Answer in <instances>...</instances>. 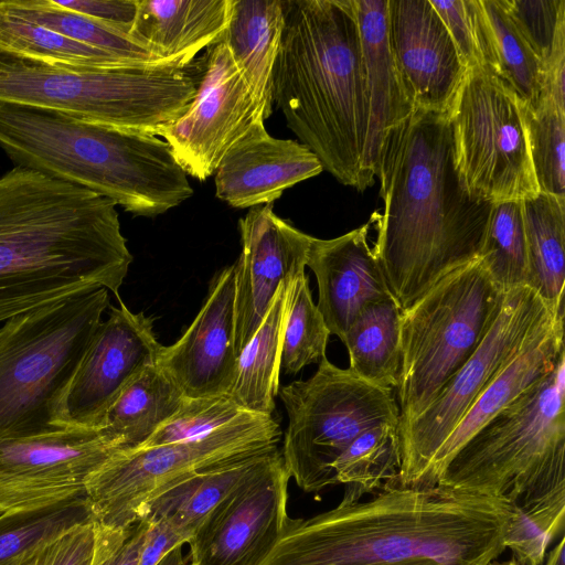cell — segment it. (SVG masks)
<instances>
[{
	"label": "cell",
	"instance_id": "cell-38",
	"mask_svg": "<svg viewBox=\"0 0 565 565\" xmlns=\"http://www.w3.org/2000/svg\"><path fill=\"white\" fill-rule=\"evenodd\" d=\"M479 258L494 282L504 290L529 286L521 201L493 203Z\"/></svg>",
	"mask_w": 565,
	"mask_h": 565
},
{
	"label": "cell",
	"instance_id": "cell-27",
	"mask_svg": "<svg viewBox=\"0 0 565 565\" xmlns=\"http://www.w3.org/2000/svg\"><path fill=\"white\" fill-rule=\"evenodd\" d=\"M185 399L173 380L159 365H151L124 388L98 429L122 451L139 449Z\"/></svg>",
	"mask_w": 565,
	"mask_h": 565
},
{
	"label": "cell",
	"instance_id": "cell-52",
	"mask_svg": "<svg viewBox=\"0 0 565 565\" xmlns=\"http://www.w3.org/2000/svg\"><path fill=\"white\" fill-rule=\"evenodd\" d=\"M404 565H435L430 562H414V563H408V564H404Z\"/></svg>",
	"mask_w": 565,
	"mask_h": 565
},
{
	"label": "cell",
	"instance_id": "cell-40",
	"mask_svg": "<svg viewBox=\"0 0 565 565\" xmlns=\"http://www.w3.org/2000/svg\"><path fill=\"white\" fill-rule=\"evenodd\" d=\"M524 122L540 192L565 199V111L547 100L525 103Z\"/></svg>",
	"mask_w": 565,
	"mask_h": 565
},
{
	"label": "cell",
	"instance_id": "cell-29",
	"mask_svg": "<svg viewBox=\"0 0 565 565\" xmlns=\"http://www.w3.org/2000/svg\"><path fill=\"white\" fill-rule=\"evenodd\" d=\"M529 287L552 313L564 312L565 199L540 192L522 200Z\"/></svg>",
	"mask_w": 565,
	"mask_h": 565
},
{
	"label": "cell",
	"instance_id": "cell-20",
	"mask_svg": "<svg viewBox=\"0 0 565 565\" xmlns=\"http://www.w3.org/2000/svg\"><path fill=\"white\" fill-rule=\"evenodd\" d=\"M322 171V163L307 146L277 139L264 121H257L218 163L215 193L237 209L273 204L285 190Z\"/></svg>",
	"mask_w": 565,
	"mask_h": 565
},
{
	"label": "cell",
	"instance_id": "cell-34",
	"mask_svg": "<svg viewBox=\"0 0 565 565\" xmlns=\"http://www.w3.org/2000/svg\"><path fill=\"white\" fill-rule=\"evenodd\" d=\"M401 468L398 425L382 424L361 433L333 465L337 484L345 490L340 502L360 501L388 482H395Z\"/></svg>",
	"mask_w": 565,
	"mask_h": 565
},
{
	"label": "cell",
	"instance_id": "cell-41",
	"mask_svg": "<svg viewBox=\"0 0 565 565\" xmlns=\"http://www.w3.org/2000/svg\"><path fill=\"white\" fill-rule=\"evenodd\" d=\"M131 529L111 530L89 520L39 545L11 565H100L125 542Z\"/></svg>",
	"mask_w": 565,
	"mask_h": 565
},
{
	"label": "cell",
	"instance_id": "cell-31",
	"mask_svg": "<svg viewBox=\"0 0 565 565\" xmlns=\"http://www.w3.org/2000/svg\"><path fill=\"white\" fill-rule=\"evenodd\" d=\"M401 317L394 298L367 303L359 311L342 340L349 370L359 379L396 388L402 362Z\"/></svg>",
	"mask_w": 565,
	"mask_h": 565
},
{
	"label": "cell",
	"instance_id": "cell-13",
	"mask_svg": "<svg viewBox=\"0 0 565 565\" xmlns=\"http://www.w3.org/2000/svg\"><path fill=\"white\" fill-rule=\"evenodd\" d=\"M550 315L552 312L531 287L507 291L498 318L476 352L419 416L398 427L401 468L396 483L423 487L440 446Z\"/></svg>",
	"mask_w": 565,
	"mask_h": 565
},
{
	"label": "cell",
	"instance_id": "cell-30",
	"mask_svg": "<svg viewBox=\"0 0 565 565\" xmlns=\"http://www.w3.org/2000/svg\"><path fill=\"white\" fill-rule=\"evenodd\" d=\"M277 449L245 462L192 477L154 500L143 519L167 521L186 539L228 495L263 470Z\"/></svg>",
	"mask_w": 565,
	"mask_h": 565
},
{
	"label": "cell",
	"instance_id": "cell-18",
	"mask_svg": "<svg viewBox=\"0 0 565 565\" xmlns=\"http://www.w3.org/2000/svg\"><path fill=\"white\" fill-rule=\"evenodd\" d=\"M235 265L211 282L209 295L183 335L161 347L159 365L185 398L228 394L237 365L235 349Z\"/></svg>",
	"mask_w": 565,
	"mask_h": 565
},
{
	"label": "cell",
	"instance_id": "cell-43",
	"mask_svg": "<svg viewBox=\"0 0 565 565\" xmlns=\"http://www.w3.org/2000/svg\"><path fill=\"white\" fill-rule=\"evenodd\" d=\"M227 395L186 398L181 408L141 447H154L196 438L244 415Z\"/></svg>",
	"mask_w": 565,
	"mask_h": 565
},
{
	"label": "cell",
	"instance_id": "cell-44",
	"mask_svg": "<svg viewBox=\"0 0 565 565\" xmlns=\"http://www.w3.org/2000/svg\"><path fill=\"white\" fill-rule=\"evenodd\" d=\"M84 493L81 484L29 480L0 473V516L51 507Z\"/></svg>",
	"mask_w": 565,
	"mask_h": 565
},
{
	"label": "cell",
	"instance_id": "cell-12",
	"mask_svg": "<svg viewBox=\"0 0 565 565\" xmlns=\"http://www.w3.org/2000/svg\"><path fill=\"white\" fill-rule=\"evenodd\" d=\"M524 104L489 68L467 70L448 110L462 185L482 201H522L540 193L527 147Z\"/></svg>",
	"mask_w": 565,
	"mask_h": 565
},
{
	"label": "cell",
	"instance_id": "cell-25",
	"mask_svg": "<svg viewBox=\"0 0 565 565\" xmlns=\"http://www.w3.org/2000/svg\"><path fill=\"white\" fill-rule=\"evenodd\" d=\"M233 0H138L130 35L162 61L185 68L220 42Z\"/></svg>",
	"mask_w": 565,
	"mask_h": 565
},
{
	"label": "cell",
	"instance_id": "cell-47",
	"mask_svg": "<svg viewBox=\"0 0 565 565\" xmlns=\"http://www.w3.org/2000/svg\"><path fill=\"white\" fill-rule=\"evenodd\" d=\"M149 522L146 542L137 565H158L175 546L186 544V539L167 521L149 520Z\"/></svg>",
	"mask_w": 565,
	"mask_h": 565
},
{
	"label": "cell",
	"instance_id": "cell-49",
	"mask_svg": "<svg viewBox=\"0 0 565 565\" xmlns=\"http://www.w3.org/2000/svg\"><path fill=\"white\" fill-rule=\"evenodd\" d=\"M565 536H561L556 545L547 553L545 565H564Z\"/></svg>",
	"mask_w": 565,
	"mask_h": 565
},
{
	"label": "cell",
	"instance_id": "cell-16",
	"mask_svg": "<svg viewBox=\"0 0 565 565\" xmlns=\"http://www.w3.org/2000/svg\"><path fill=\"white\" fill-rule=\"evenodd\" d=\"M161 347L151 317L131 312L124 302L110 307L108 319L98 326L64 395L61 426L98 428L124 388L157 364Z\"/></svg>",
	"mask_w": 565,
	"mask_h": 565
},
{
	"label": "cell",
	"instance_id": "cell-48",
	"mask_svg": "<svg viewBox=\"0 0 565 565\" xmlns=\"http://www.w3.org/2000/svg\"><path fill=\"white\" fill-rule=\"evenodd\" d=\"M149 520L142 519L135 524L125 542L100 565H137L146 542Z\"/></svg>",
	"mask_w": 565,
	"mask_h": 565
},
{
	"label": "cell",
	"instance_id": "cell-51",
	"mask_svg": "<svg viewBox=\"0 0 565 565\" xmlns=\"http://www.w3.org/2000/svg\"><path fill=\"white\" fill-rule=\"evenodd\" d=\"M488 565H518V564L513 558H511V559H508L504 562H499L495 559V561L489 563Z\"/></svg>",
	"mask_w": 565,
	"mask_h": 565
},
{
	"label": "cell",
	"instance_id": "cell-36",
	"mask_svg": "<svg viewBox=\"0 0 565 565\" xmlns=\"http://www.w3.org/2000/svg\"><path fill=\"white\" fill-rule=\"evenodd\" d=\"M565 486L513 504L505 547L518 565H543L552 542L564 535Z\"/></svg>",
	"mask_w": 565,
	"mask_h": 565
},
{
	"label": "cell",
	"instance_id": "cell-50",
	"mask_svg": "<svg viewBox=\"0 0 565 565\" xmlns=\"http://www.w3.org/2000/svg\"><path fill=\"white\" fill-rule=\"evenodd\" d=\"M182 546L179 545L171 550L158 565H190L189 557L183 555Z\"/></svg>",
	"mask_w": 565,
	"mask_h": 565
},
{
	"label": "cell",
	"instance_id": "cell-37",
	"mask_svg": "<svg viewBox=\"0 0 565 565\" xmlns=\"http://www.w3.org/2000/svg\"><path fill=\"white\" fill-rule=\"evenodd\" d=\"M89 520L85 494L39 510L0 516V565H11L39 545Z\"/></svg>",
	"mask_w": 565,
	"mask_h": 565
},
{
	"label": "cell",
	"instance_id": "cell-7",
	"mask_svg": "<svg viewBox=\"0 0 565 565\" xmlns=\"http://www.w3.org/2000/svg\"><path fill=\"white\" fill-rule=\"evenodd\" d=\"M565 355L456 454L438 484L502 499L565 486Z\"/></svg>",
	"mask_w": 565,
	"mask_h": 565
},
{
	"label": "cell",
	"instance_id": "cell-4",
	"mask_svg": "<svg viewBox=\"0 0 565 565\" xmlns=\"http://www.w3.org/2000/svg\"><path fill=\"white\" fill-rule=\"evenodd\" d=\"M273 102L340 183L363 192L369 100L352 0H282Z\"/></svg>",
	"mask_w": 565,
	"mask_h": 565
},
{
	"label": "cell",
	"instance_id": "cell-8",
	"mask_svg": "<svg viewBox=\"0 0 565 565\" xmlns=\"http://www.w3.org/2000/svg\"><path fill=\"white\" fill-rule=\"evenodd\" d=\"M198 83L175 67L78 70L0 51V102L154 134L188 107Z\"/></svg>",
	"mask_w": 565,
	"mask_h": 565
},
{
	"label": "cell",
	"instance_id": "cell-6",
	"mask_svg": "<svg viewBox=\"0 0 565 565\" xmlns=\"http://www.w3.org/2000/svg\"><path fill=\"white\" fill-rule=\"evenodd\" d=\"M108 289L33 308L0 328V438L62 430L64 395L109 305Z\"/></svg>",
	"mask_w": 565,
	"mask_h": 565
},
{
	"label": "cell",
	"instance_id": "cell-33",
	"mask_svg": "<svg viewBox=\"0 0 565 565\" xmlns=\"http://www.w3.org/2000/svg\"><path fill=\"white\" fill-rule=\"evenodd\" d=\"M0 10L114 55L131 65L175 67L159 58L129 33L60 8L52 0H0Z\"/></svg>",
	"mask_w": 565,
	"mask_h": 565
},
{
	"label": "cell",
	"instance_id": "cell-9",
	"mask_svg": "<svg viewBox=\"0 0 565 565\" xmlns=\"http://www.w3.org/2000/svg\"><path fill=\"white\" fill-rule=\"evenodd\" d=\"M505 295L477 258L402 311L398 427L419 416L476 352Z\"/></svg>",
	"mask_w": 565,
	"mask_h": 565
},
{
	"label": "cell",
	"instance_id": "cell-24",
	"mask_svg": "<svg viewBox=\"0 0 565 565\" xmlns=\"http://www.w3.org/2000/svg\"><path fill=\"white\" fill-rule=\"evenodd\" d=\"M119 451L98 428L67 427L31 437L0 438V473L84 486Z\"/></svg>",
	"mask_w": 565,
	"mask_h": 565
},
{
	"label": "cell",
	"instance_id": "cell-26",
	"mask_svg": "<svg viewBox=\"0 0 565 565\" xmlns=\"http://www.w3.org/2000/svg\"><path fill=\"white\" fill-rule=\"evenodd\" d=\"M282 30V0H233L231 19L222 38L265 119L273 114V75Z\"/></svg>",
	"mask_w": 565,
	"mask_h": 565
},
{
	"label": "cell",
	"instance_id": "cell-1",
	"mask_svg": "<svg viewBox=\"0 0 565 565\" xmlns=\"http://www.w3.org/2000/svg\"><path fill=\"white\" fill-rule=\"evenodd\" d=\"M509 502L388 482L371 499L289 518L262 565H488L505 550Z\"/></svg>",
	"mask_w": 565,
	"mask_h": 565
},
{
	"label": "cell",
	"instance_id": "cell-22",
	"mask_svg": "<svg viewBox=\"0 0 565 565\" xmlns=\"http://www.w3.org/2000/svg\"><path fill=\"white\" fill-rule=\"evenodd\" d=\"M365 72L369 124L363 163L374 179L391 134L416 109L393 55L387 0H352Z\"/></svg>",
	"mask_w": 565,
	"mask_h": 565
},
{
	"label": "cell",
	"instance_id": "cell-46",
	"mask_svg": "<svg viewBox=\"0 0 565 565\" xmlns=\"http://www.w3.org/2000/svg\"><path fill=\"white\" fill-rule=\"evenodd\" d=\"M65 10L92 18L130 34L138 0H52Z\"/></svg>",
	"mask_w": 565,
	"mask_h": 565
},
{
	"label": "cell",
	"instance_id": "cell-39",
	"mask_svg": "<svg viewBox=\"0 0 565 565\" xmlns=\"http://www.w3.org/2000/svg\"><path fill=\"white\" fill-rule=\"evenodd\" d=\"M330 331L311 297L307 275L300 274L288 288L281 343L284 371L291 375L326 359Z\"/></svg>",
	"mask_w": 565,
	"mask_h": 565
},
{
	"label": "cell",
	"instance_id": "cell-14",
	"mask_svg": "<svg viewBox=\"0 0 565 565\" xmlns=\"http://www.w3.org/2000/svg\"><path fill=\"white\" fill-rule=\"evenodd\" d=\"M203 74L185 110L156 136L170 147L186 174L204 181L228 149L257 121H265L245 76L221 40L206 51Z\"/></svg>",
	"mask_w": 565,
	"mask_h": 565
},
{
	"label": "cell",
	"instance_id": "cell-28",
	"mask_svg": "<svg viewBox=\"0 0 565 565\" xmlns=\"http://www.w3.org/2000/svg\"><path fill=\"white\" fill-rule=\"evenodd\" d=\"M296 278V277H295ZM284 281L260 326L242 349L228 396L243 411L274 415L289 284Z\"/></svg>",
	"mask_w": 565,
	"mask_h": 565
},
{
	"label": "cell",
	"instance_id": "cell-23",
	"mask_svg": "<svg viewBox=\"0 0 565 565\" xmlns=\"http://www.w3.org/2000/svg\"><path fill=\"white\" fill-rule=\"evenodd\" d=\"M564 355V312L552 313L478 396L440 446L423 487L438 484L445 469L463 445L502 409L550 374Z\"/></svg>",
	"mask_w": 565,
	"mask_h": 565
},
{
	"label": "cell",
	"instance_id": "cell-11",
	"mask_svg": "<svg viewBox=\"0 0 565 565\" xmlns=\"http://www.w3.org/2000/svg\"><path fill=\"white\" fill-rule=\"evenodd\" d=\"M278 395L288 415L284 467L308 493L337 486L333 465L361 433L399 425L394 390L370 384L327 358L312 376L282 386Z\"/></svg>",
	"mask_w": 565,
	"mask_h": 565
},
{
	"label": "cell",
	"instance_id": "cell-35",
	"mask_svg": "<svg viewBox=\"0 0 565 565\" xmlns=\"http://www.w3.org/2000/svg\"><path fill=\"white\" fill-rule=\"evenodd\" d=\"M0 51L65 68L110 70L136 66L2 10Z\"/></svg>",
	"mask_w": 565,
	"mask_h": 565
},
{
	"label": "cell",
	"instance_id": "cell-42",
	"mask_svg": "<svg viewBox=\"0 0 565 565\" xmlns=\"http://www.w3.org/2000/svg\"><path fill=\"white\" fill-rule=\"evenodd\" d=\"M515 28L541 63L565 46V0H502Z\"/></svg>",
	"mask_w": 565,
	"mask_h": 565
},
{
	"label": "cell",
	"instance_id": "cell-3",
	"mask_svg": "<svg viewBox=\"0 0 565 565\" xmlns=\"http://www.w3.org/2000/svg\"><path fill=\"white\" fill-rule=\"evenodd\" d=\"M131 262L111 200L24 168L0 174V322L95 288L118 296Z\"/></svg>",
	"mask_w": 565,
	"mask_h": 565
},
{
	"label": "cell",
	"instance_id": "cell-10",
	"mask_svg": "<svg viewBox=\"0 0 565 565\" xmlns=\"http://www.w3.org/2000/svg\"><path fill=\"white\" fill-rule=\"evenodd\" d=\"M280 437L274 415L245 413L196 438L119 451L84 483L92 520L111 530H128L173 487L270 454L279 449Z\"/></svg>",
	"mask_w": 565,
	"mask_h": 565
},
{
	"label": "cell",
	"instance_id": "cell-17",
	"mask_svg": "<svg viewBox=\"0 0 565 565\" xmlns=\"http://www.w3.org/2000/svg\"><path fill=\"white\" fill-rule=\"evenodd\" d=\"M242 250L235 265V349L254 335L284 281L305 273L312 236L273 211L252 207L238 222Z\"/></svg>",
	"mask_w": 565,
	"mask_h": 565
},
{
	"label": "cell",
	"instance_id": "cell-21",
	"mask_svg": "<svg viewBox=\"0 0 565 565\" xmlns=\"http://www.w3.org/2000/svg\"><path fill=\"white\" fill-rule=\"evenodd\" d=\"M370 222L330 239L312 237L307 265L315 274L317 307L331 334L342 341L367 303L394 298L367 242Z\"/></svg>",
	"mask_w": 565,
	"mask_h": 565
},
{
	"label": "cell",
	"instance_id": "cell-45",
	"mask_svg": "<svg viewBox=\"0 0 565 565\" xmlns=\"http://www.w3.org/2000/svg\"><path fill=\"white\" fill-rule=\"evenodd\" d=\"M468 68L482 65L476 0H429Z\"/></svg>",
	"mask_w": 565,
	"mask_h": 565
},
{
	"label": "cell",
	"instance_id": "cell-15",
	"mask_svg": "<svg viewBox=\"0 0 565 565\" xmlns=\"http://www.w3.org/2000/svg\"><path fill=\"white\" fill-rule=\"evenodd\" d=\"M289 480L280 451L195 531L186 543L190 565H262L290 518Z\"/></svg>",
	"mask_w": 565,
	"mask_h": 565
},
{
	"label": "cell",
	"instance_id": "cell-19",
	"mask_svg": "<svg viewBox=\"0 0 565 565\" xmlns=\"http://www.w3.org/2000/svg\"><path fill=\"white\" fill-rule=\"evenodd\" d=\"M390 44L415 108L448 113L467 73L429 0H387Z\"/></svg>",
	"mask_w": 565,
	"mask_h": 565
},
{
	"label": "cell",
	"instance_id": "cell-5",
	"mask_svg": "<svg viewBox=\"0 0 565 565\" xmlns=\"http://www.w3.org/2000/svg\"><path fill=\"white\" fill-rule=\"evenodd\" d=\"M0 147L14 167L82 186L139 216L193 194L188 174L154 134L0 102Z\"/></svg>",
	"mask_w": 565,
	"mask_h": 565
},
{
	"label": "cell",
	"instance_id": "cell-32",
	"mask_svg": "<svg viewBox=\"0 0 565 565\" xmlns=\"http://www.w3.org/2000/svg\"><path fill=\"white\" fill-rule=\"evenodd\" d=\"M482 65L504 81L529 106L541 89V63L522 38L502 0H476Z\"/></svg>",
	"mask_w": 565,
	"mask_h": 565
},
{
	"label": "cell",
	"instance_id": "cell-2",
	"mask_svg": "<svg viewBox=\"0 0 565 565\" xmlns=\"http://www.w3.org/2000/svg\"><path fill=\"white\" fill-rule=\"evenodd\" d=\"M376 177L384 211L370 218L372 249L403 311L479 258L493 203L462 185L447 113L416 108L387 139Z\"/></svg>",
	"mask_w": 565,
	"mask_h": 565
}]
</instances>
